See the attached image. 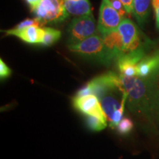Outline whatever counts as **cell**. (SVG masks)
<instances>
[{
  "instance_id": "52a82bcc",
  "label": "cell",
  "mask_w": 159,
  "mask_h": 159,
  "mask_svg": "<svg viewBox=\"0 0 159 159\" xmlns=\"http://www.w3.org/2000/svg\"><path fill=\"white\" fill-rule=\"evenodd\" d=\"M74 108L85 116H95L107 123V118L98 97L94 94L75 97L72 100Z\"/></svg>"
},
{
  "instance_id": "8992f818",
  "label": "cell",
  "mask_w": 159,
  "mask_h": 159,
  "mask_svg": "<svg viewBox=\"0 0 159 159\" xmlns=\"http://www.w3.org/2000/svg\"><path fill=\"white\" fill-rule=\"evenodd\" d=\"M118 30L122 39L123 55L144 49L139 30L130 19H123L119 26Z\"/></svg>"
},
{
  "instance_id": "6da1fadb",
  "label": "cell",
  "mask_w": 159,
  "mask_h": 159,
  "mask_svg": "<svg viewBox=\"0 0 159 159\" xmlns=\"http://www.w3.org/2000/svg\"><path fill=\"white\" fill-rule=\"evenodd\" d=\"M122 87L127 94V104L132 111L150 118L154 110L146 79L119 75Z\"/></svg>"
},
{
  "instance_id": "9c48e42d",
  "label": "cell",
  "mask_w": 159,
  "mask_h": 159,
  "mask_svg": "<svg viewBox=\"0 0 159 159\" xmlns=\"http://www.w3.org/2000/svg\"><path fill=\"white\" fill-rule=\"evenodd\" d=\"M108 54L112 61H116L123 55L122 39L118 30L100 35Z\"/></svg>"
},
{
  "instance_id": "d6986e66",
  "label": "cell",
  "mask_w": 159,
  "mask_h": 159,
  "mask_svg": "<svg viewBox=\"0 0 159 159\" xmlns=\"http://www.w3.org/2000/svg\"><path fill=\"white\" fill-rule=\"evenodd\" d=\"M110 2L111 5L113 6V7L115 10H116L119 12V14L122 16L123 19L126 18V16L128 14L126 10H125L124 5H123L122 2L120 0H108Z\"/></svg>"
},
{
  "instance_id": "4fadbf2b",
  "label": "cell",
  "mask_w": 159,
  "mask_h": 159,
  "mask_svg": "<svg viewBox=\"0 0 159 159\" xmlns=\"http://www.w3.org/2000/svg\"><path fill=\"white\" fill-rule=\"evenodd\" d=\"M151 0H134L133 14L140 25L146 22L150 14Z\"/></svg>"
},
{
  "instance_id": "7c38bea8",
  "label": "cell",
  "mask_w": 159,
  "mask_h": 159,
  "mask_svg": "<svg viewBox=\"0 0 159 159\" xmlns=\"http://www.w3.org/2000/svg\"><path fill=\"white\" fill-rule=\"evenodd\" d=\"M63 5L69 14L75 16V17L92 15V10L89 0H63Z\"/></svg>"
},
{
  "instance_id": "ac0fdd59",
  "label": "cell",
  "mask_w": 159,
  "mask_h": 159,
  "mask_svg": "<svg viewBox=\"0 0 159 159\" xmlns=\"http://www.w3.org/2000/svg\"><path fill=\"white\" fill-rule=\"evenodd\" d=\"M148 88L154 109L159 108V84L151 86L148 85Z\"/></svg>"
},
{
  "instance_id": "7a4b0ae2",
  "label": "cell",
  "mask_w": 159,
  "mask_h": 159,
  "mask_svg": "<svg viewBox=\"0 0 159 159\" xmlns=\"http://www.w3.org/2000/svg\"><path fill=\"white\" fill-rule=\"evenodd\" d=\"M68 47L71 52L85 59L96 61L105 65H110L112 62L105 49L100 35H92L80 43L68 45Z\"/></svg>"
},
{
  "instance_id": "44dd1931",
  "label": "cell",
  "mask_w": 159,
  "mask_h": 159,
  "mask_svg": "<svg viewBox=\"0 0 159 159\" xmlns=\"http://www.w3.org/2000/svg\"><path fill=\"white\" fill-rule=\"evenodd\" d=\"M148 85H156L159 84V68L152 76L146 79Z\"/></svg>"
},
{
  "instance_id": "ffe728a7",
  "label": "cell",
  "mask_w": 159,
  "mask_h": 159,
  "mask_svg": "<svg viewBox=\"0 0 159 159\" xmlns=\"http://www.w3.org/2000/svg\"><path fill=\"white\" fill-rule=\"evenodd\" d=\"M11 69L4 62L2 59L0 60V77H1L2 80L6 78H8L11 75Z\"/></svg>"
},
{
  "instance_id": "ba28073f",
  "label": "cell",
  "mask_w": 159,
  "mask_h": 159,
  "mask_svg": "<svg viewBox=\"0 0 159 159\" xmlns=\"http://www.w3.org/2000/svg\"><path fill=\"white\" fill-rule=\"evenodd\" d=\"M144 53V49H142L121 55L116 61L120 75L129 77H136L137 65L145 56Z\"/></svg>"
},
{
  "instance_id": "9a60e30c",
  "label": "cell",
  "mask_w": 159,
  "mask_h": 159,
  "mask_svg": "<svg viewBox=\"0 0 159 159\" xmlns=\"http://www.w3.org/2000/svg\"><path fill=\"white\" fill-rule=\"evenodd\" d=\"M85 123L87 127L93 131H100L106 128L107 123L92 116H85Z\"/></svg>"
},
{
  "instance_id": "484cf974",
  "label": "cell",
  "mask_w": 159,
  "mask_h": 159,
  "mask_svg": "<svg viewBox=\"0 0 159 159\" xmlns=\"http://www.w3.org/2000/svg\"><path fill=\"white\" fill-rule=\"evenodd\" d=\"M70 1H80V0H70Z\"/></svg>"
},
{
  "instance_id": "3957f363",
  "label": "cell",
  "mask_w": 159,
  "mask_h": 159,
  "mask_svg": "<svg viewBox=\"0 0 159 159\" xmlns=\"http://www.w3.org/2000/svg\"><path fill=\"white\" fill-rule=\"evenodd\" d=\"M32 13L41 25L63 22L69 16L64 7L63 0H41Z\"/></svg>"
},
{
  "instance_id": "603a6c76",
  "label": "cell",
  "mask_w": 159,
  "mask_h": 159,
  "mask_svg": "<svg viewBox=\"0 0 159 159\" xmlns=\"http://www.w3.org/2000/svg\"><path fill=\"white\" fill-rule=\"evenodd\" d=\"M25 1L28 4L30 7L31 11H33L37 7L38 5L41 2V0H25Z\"/></svg>"
},
{
  "instance_id": "8fae6325",
  "label": "cell",
  "mask_w": 159,
  "mask_h": 159,
  "mask_svg": "<svg viewBox=\"0 0 159 159\" xmlns=\"http://www.w3.org/2000/svg\"><path fill=\"white\" fill-rule=\"evenodd\" d=\"M2 32L5 33L7 35H14L19 38L25 42L32 43V44H36V43L41 44L43 34H44L43 28H41L40 26L37 25L30 26V27L16 32H10L7 30H2Z\"/></svg>"
},
{
  "instance_id": "5bb4252c",
  "label": "cell",
  "mask_w": 159,
  "mask_h": 159,
  "mask_svg": "<svg viewBox=\"0 0 159 159\" xmlns=\"http://www.w3.org/2000/svg\"><path fill=\"white\" fill-rule=\"evenodd\" d=\"M43 30L44 34L41 44L44 47H50L61 39V33L58 30L51 27H43Z\"/></svg>"
},
{
  "instance_id": "cb8c5ba5",
  "label": "cell",
  "mask_w": 159,
  "mask_h": 159,
  "mask_svg": "<svg viewBox=\"0 0 159 159\" xmlns=\"http://www.w3.org/2000/svg\"><path fill=\"white\" fill-rule=\"evenodd\" d=\"M155 14H156V28L159 30V7L156 9H154Z\"/></svg>"
},
{
  "instance_id": "30bf717a",
  "label": "cell",
  "mask_w": 159,
  "mask_h": 159,
  "mask_svg": "<svg viewBox=\"0 0 159 159\" xmlns=\"http://www.w3.org/2000/svg\"><path fill=\"white\" fill-rule=\"evenodd\" d=\"M159 68V50L152 54L146 55L137 65L136 77L148 79Z\"/></svg>"
},
{
  "instance_id": "2e32d148",
  "label": "cell",
  "mask_w": 159,
  "mask_h": 159,
  "mask_svg": "<svg viewBox=\"0 0 159 159\" xmlns=\"http://www.w3.org/2000/svg\"><path fill=\"white\" fill-rule=\"evenodd\" d=\"M133 128H134V123H133L132 120L129 118H123L121 122L119 123L118 126L116 127V130L120 135L122 136H125L128 135V134L132 131Z\"/></svg>"
},
{
  "instance_id": "d4e9b609",
  "label": "cell",
  "mask_w": 159,
  "mask_h": 159,
  "mask_svg": "<svg viewBox=\"0 0 159 159\" xmlns=\"http://www.w3.org/2000/svg\"><path fill=\"white\" fill-rule=\"evenodd\" d=\"M152 3L154 9H156L159 7V0H152Z\"/></svg>"
},
{
  "instance_id": "7402d4cb",
  "label": "cell",
  "mask_w": 159,
  "mask_h": 159,
  "mask_svg": "<svg viewBox=\"0 0 159 159\" xmlns=\"http://www.w3.org/2000/svg\"><path fill=\"white\" fill-rule=\"evenodd\" d=\"M122 2L128 15L133 13V1L134 0H120Z\"/></svg>"
},
{
  "instance_id": "277c9868",
  "label": "cell",
  "mask_w": 159,
  "mask_h": 159,
  "mask_svg": "<svg viewBox=\"0 0 159 159\" xmlns=\"http://www.w3.org/2000/svg\"><path fill=\"white\" fill-rule=\"evenodd\" d=\"M98 33V26L93 15L75 17L69 24L67 29L68 45L81 42Z\"/></svg>"
},
{
  "instance_id": "5b68a950",
  "label": "cell",
  "mask_w": 159,
  "mask_h": 159,
  "mask_svg": "<svg viewBox=\"0 0 159 159\" xmlns=\"http://www.w3.org/2000/svg\"><path fill=\"white\" fill-rule=\"evenodd\" d=\"M122 19V16L113 7L108 0H102L97 24L99 35H104L118 30Z\"/></svg>"
},
{
  "instance_id": "e0dca14e",
  "label": "cell",
  "mask_w": 159,
  "mask_h": 159,
  "mask_svg": "<svg viewBox=\"0 0 159 159\" xmlns=\"http://www.w3.org/2000/svg\"><path fill=\"white\" fill-rule=\"evenodd\" d=\"M34 25L41 26L40 23L35 19H26L24 20V21H21V22L18 24L15 27H13V28L12 29L7 30L10 32H16V31L21 30L27 28V27H30V26H34Z\"/></svg>"
}]
</instances>
